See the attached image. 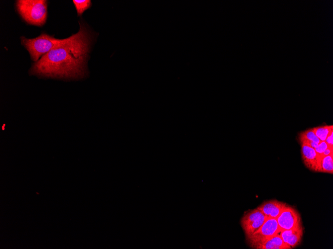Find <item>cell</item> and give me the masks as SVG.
Wrapping results in <instances>:
<instances>
[{"instance_id": "cell-7", "label": "cell", "mask_w": 333, "mask_h": 249, "mask_svg": "<svg viewBox=\"0 0 333 249\" xmlns=\"http://www.w3.org/2000/svg\"><path fill=\"white\" fill-rule=\"evenodd\" d=\"M301 146L302 159L305 166L311 171L320 172L321 159L320 155L313 148Z\"/></svg>"}, {"instance_id": "cell-16", "label": "cell", "mask_w": 333, "mask_h": 249, "mask_svg": "<svg viewBox=\"0 0 333 249\" xmlns=\"http://www.w3.org/2000/svg\"><path fill=\"white\" fill-rule=\"evenodd\" d=\"M299 141L300 142V143L301 145H306V146H309L310 147L313 148L314 149H315L318 145V144H317V143H315L313 141H309V140H308L300 139V140H299Z\"/></svg>"}, {"instance_id": "cell-10", "label": "cell", "mask_w": 333, "mask_h": 249, "mask_svg": "<svg viewBox=\"0 0 333 249\" xmlns=\"http://www.w3.org/2000/svg\"><path fill=\"white\" fill-rule=\"evenodd\" d=\"M252 248L255 249H291L290 247L284 242L279 234L256 244Z\"/></svg>"}, {"instance_id": "cell-5", "label": "cell", "mask_w": 333, "mask_h": 249, "mask_svg": "<svg viewBox=\"0 0 333 249\" xmlns=\"http://www.w3.org/2000/svg\"><path fill=\"white\" fill-rule=\"evenodd\" d=\"M266 218L257 208L246 212L240 221L245 236H249L256 231L262 225Z\"/></svg>"}, {"instance_id": "cell-12", "label": "cell", "mask_w": 333, "mask_h": 249, "mask_svg": "<svg viewBox=\"0 0 333 249\" xmlns=\"http://www.w3.org/2000/svg\"><path fill=\"white\" fill-rule=\"evenodd\" d=\"M313 130L321 141H325L328 136L333 131V126H320L313 128Z\"/></svg>"}, {"instance_id": "cell-3", "label": "cell", "mask_w": 333, "mask_h": 249, "mask_svg": "<svg viewBox=\"0 0 333 249\" xmlns=\"http://www.w3.org/2000/svg\"><path fill=\"white\" fill-rule=\"evenodd\" d=\"M68 38L56 39L46 34L42 33L38 37L33 39H27L22 36L21 42L29 52L32 60L35 62L41 55L64 43L67 41Z\"/></svg>"}, {"instance_id": "cell-14", "label": "cell", "mask_w": 333, "mask_h": 249, "mask_svg": "<svg viewBox=\"0 0 333 249\" xmlns=\"http://www.w3.org/2000/svg\"><path fill=\"white\" fill-rule=\"evenodd\" d=\"M298 139H305L313 141L319 144L321 141L317 137L313 128L309 129L307 130L300 132L298 135Z\"/></svg>"}, {"instance_id": "cell-11", "label": "cell", "mask_w": 333, "mask_h": 249, "mask_svg": "<svg viewBox=\"0 0 333 249\" xmlns=\"http://www.w3.org/2000/svg\"><path fill=\"white\" fill-rule=\"evenodd\" d=\"M320 172L333 174V154L321 157Z\"/></svg>"}, {"instance_id": "cell-18", "label": "cell", "mask_w": 333, "mask_h": 249, "mask_svg": "<svg viewBox=\"0 0 333 249\" xmlns=\"http://www.w3.org/2000/svg\"><path fill=\"white\" fill-rule=\"evenodd\" d=\"M333 154V148L329 147L320 156L321 158Z\"/></svg>"}, {"instance_id": "cell-1", "label": "cell", "mask_w": 333, "mask_h": 249, "mask_svg": "<svg viewBox=\"0 0 333 249\" xmlns=\"http://www.w3.org/2000/svg\"><path fill=\"white\" fill-rule=\"evenodd\" d=\"M78 32L34 62L30 74L44 77L80 79L87 72V61L93 35L83 21Z\"/></svg>"}, {"instance_id": "cell-4", "label": "cell", "mask_w": 333, "mask_h": 249, "mask_svg": "<svg viewBox=\"0 0 333 249\" xmlns=\"http://www.w3.org/2000/svg\"><path fill=\"white\" fill-rule=\"evenodd\" d=\"M280 231L276 219L267 218L262 225L256 231L251 235L246 237V241L252 248L256 244L279 234Z\"/></svg>"}, {"instance_id": "cell-13", "label": "cell", "mask_w": 333, "mask_h": 249, "mask_svg": "<svg viewBox=\"0 0 333 249\" xmlns=\"http://www.w3.org/2000/svg\"><path fill=\"white\" fill-rule=\"evenodd\" d=\"M73 2L76 7L78 16L81 15L92 5L91 1L90 0H74Z\"/></svg>"}, {"instance_id": "cell-6", "label": "cell", "mask_w": 333, "mask_h": 249, "mask_svg": "<svg viewBox=\"0 0 333 249\" xmlns=\"http://www.w3.org/2000/svg\"><path fill=\"white\" fill-rule=\"evenodd\" d=\"M276 220L280 231L291 229L302 222L298 212L287 204L277 217Z\"/></svg>"}, {"instance_id": "cell-8", "label": "cell", "mask_w": 333, "mask_h": 249, "mask_svg": "<svg viewBox=\"0 0 333 249\" xmlns=\"http://www.w3.org/2000/svg\"><path fill=\"white\" fill-rule=\"evenodd\" d=\"M279 234L284 242L293 249L301 242L303 235L302 223L291 229L280 231Z\"/></svg>"}, {"instance_id": "cell-2", "label": "cell", "mask_w": 333, "mask_h": 249, "mask_svg": "<svg viewBox=\"0 0 333 249\" xmlns=\"http://www.w3.org/2000/svg\"><path fill=\"white\" fill-rule=\"evenodd\" d=\"M17 10L28 23L41 26L46 22L47 15V1L45 0H19L16 2Z\"/></svg>"}, {"instance_id": "cell-15", "label": "cell", "mask_w": 333, "mask_h": 249, "mask_svg": "<svg viewBox=\"0 0 333 249\" xmlns=\"http://www.w3.org/2000/svg\"><path fill=\"white\" fill-rule=\"evenodd\" d=\"M329 146L325 141H321L315 149L316 152L320 155H322Z\"/></svg>"}, {"instance_id": "cell-9", "label": "cell", "mask_w": 333, "mask_h": 249, "mask_svg": "<svg viewBox=\"0 0 333 249\" xmlns=\"http://www.w3.org/2000/svg\"><path fill=\"white\" fill-rule=\"evenodd\" d=\"M286 205V203L276 200L264 201L257 208L266 218H277Z\"/></svg>"}, {"instance_id": "cell-17", "label": "cell", "mask_w": 333, "mask_h": 249, "mask_svg": "<svg viewBox=\"0 0 333 249\" xmlns=\"http://www.w3.org/2000/svg\"><path fill=\"white\" fill-rule=\"evenodd\" d=\"M333 131H332L327 137L326 140L325 141L328 146L330 147L333 148Z\"/></svg>"}]
</instances>
